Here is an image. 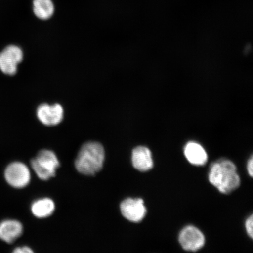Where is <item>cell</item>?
I'll list each match as a JSON object with an SVG mask.
<instances>
[{"label": "cell", "mask_w": 253, "mask_h": 253, "mask_svg": "<svg viewBox=\"0 0 253 253\" xmlns=\"http://www.w3.org/2000/svg\"><path fill=\"white\" fill-rule=\"evenodd\" d=\"M209 181L218 191L224 194L235 191L240 184V178L235 164L226 159H221L211 164Z\"/></svg>", "instance_id": "6da1fadb"}, {"label": "cell", "mask_w": 253, "mask_h": 253, "mask_svg": "<svg viewBox=\"0 0 253 253\" xmlns=\"http://www.w3.org/2000/svg\"><path fill=\"white\" fill-rule=\"evenodd\" d=\"M105 152L97 142H88L79 151L75 161L78 171L86 175H94L102 169Z\"/></svg>", "instance_id": "7a4b0ae2"}, {"label": "cell", "mask_w": 253, "mask_h": 253, "mask_svg": "<svg viewBox=\"0 0 253 253\" xmlns=\"http://www.w3.org/2000/svg\"><path fill=\"white\" fill-rule=\"evenodd\" d=\"M31 166L41 179L46 181L55 176L60 163L53 151L43 150L31 161Z\"/></svg>", "instance_id": "3957f363"}, {"label": "cell", "mask_w": 253, "mask_h": 253, "mask_svg": "<svg viewBox=\"0 0 253 253\" xmlns=\"http://www.w3.org/2000/svg\"><path fill=\"white\" fill-rule=\"evenodd\" d=\"M4 178L6 182L12 188H23L29 184L31 173L30 169L25 164L13 162L6 167Z\"/></svg>", "instance_id": "277c9868"}, {"label": "cell", "mask_w": 253, "mask_h": 253, "mask_svg": "<svg viewBox=\"0 0 253 253\" xmlns=\"http://www.w3.org/2000/svg\"><path fill=\"white\" fill-rule=\"evenodd\" d=\"M23 59V52L20 47L10 45L0 53V69L5 74L14 75L17 66Z\"/></svg>", "instance_id": "5b68a950"}, {"label": "cell", "mask_w": 253, "mask_h": 253, "mask_svg": "<svg viewBox=\"0 0 253 253\" xmlns=\"http://www.w3.org/2000/svg\"><path fill=\"white\" fill-rule=\"evenodd\" d=\"M179 242L185 251L197 252L203 248L205 238L204 234L197 227L188 226L179 233Z\"/></svg>", "instance_id": "8992f818"}, {"label": "cell", "mask_w": 253, "mask_h": 253, "mask_svg": "<svg viewBox=\"0 0 253 253\" xmlns=\"http://www.w3.org/2000/svg\"><path fill=\"white\" fill-rule=\"evenodd\" d=\"M120 211L126 219L132 222H140L147 213L144 201L141 198L125 199L120 205Z\"/></svg>", "instance_id": "52a82bcc"}, {"label": "cell", "mask_w": 253, "mask_h": 253, "mask_svg": "<svg viewBox=\"0 0 253 253\" xmlns=\"http://www.w3.org/2000/svg\"><path fill=\"white\" fill-rule=\"evenodd\" d=\"M38 118L46 126H56L62 122L63 118V109L59 104L50 106L41 104L37 109Z\"/></svg>", "instance_id": "ba28073f"}, {"label": "cell", "mask_w": 253, "mask_h": 253, "mask_svg": "<svg viewBox=\"0 0 253 253\" xmlns=\"http://www.w3.org/2000/svg\"><path fill=\"white\" fill-rule=\"evenodd\" d=\"M23 233V226L20 221L7 219L0 222V239L11 244Z\"/></svg>", "instance_id": "9c48e42d"}, {"label": "cell", "mask_w": 253, "mask_h": 253, "mask_svg": "<svg viewBox=\"0 0 253 253\" xmlns=\"http://www.w3.org/2000/svg\"><path fill=\"white\" fill-rule=\"evenodd\" d=\"M132 166L141 172H146L153 169L154 163L151 151L148 148L139 146L132 153Z\"/></svg>", "instance_id": "30bf717a"}, {"label": "cell", "mask_w": 253, "mask_h": 253, "mask_svg": "<svg viewBox=\"0 0 253 253\" xmlns=\"http://www.w3.org/2000/svg\"><path fill=\"white\" fill-rule=\"evenodd\" d=\"M184 154L189 162L193 165L201 166L207 163L208 154L203 147L195 142H189L185 145Z\"/></svg>", "instance_id": "8fae6325"}, {"label": "cell", "mask_w": 253, "mask_h": 253, "mask_svg": "<svg viewBox=\"0 0 253 253\" xmlns=\"http://www.w3.org/2000/svg\"><path fill=\"white\" fill-rule=\"evenodd\" d=\"M55 209L54 202L49 198L40 199L32 205L31 211L35 216L45 218L51 215Z\"/></svg>", "instance_id": "7c38bea8"}, {"label": "cell", "mask_w": 253, "mask_h": 253, "mask_svg": "<svg viewBox=\"0 0 253 253\" xmlns=\"http://www.w3.org/2000/svg\"><path fill=\"white\" fill-rule=\"evenodd\" d=\"M35 15L41 20H47L54 12V5L52 0H34Z\"/></svg>", "instance_id": "4fadbf2b"}, {"label": "cell", "mask_w": 253, "mask_h": 253, "mask_svg": "<svg viewBox=\"0 0 253 253\" xmlns=\"http://www.w3.org/2000/svg\"><path fill=\"white\" fill-rule=\"evenodd\" d=\"M253 216L252 214L248 219L246 220L245 223V227L246 232L248 233V235L251 237V239L253 238Z\"/></svg>", "instance_id": "5bb4252c"}, {"label": "cell", "mask_w": 253, "mask_h": 253, "mask_svg": "<svg viewBox=\"0 0 253 253\" xmlns=\"http://www.w3.org/2000/svg\"><path fill=\"white\" fill-rule=\"evenodd\" d=\"M34 252L28 248V247H22V248H17L14 250L13 253H32Z\"/></svg>", "instance_id": "9a60e30c"}, {"label": "cell", "mask_w": 253, "mask_h": 253, "mask_svg": "<svg viewBox=\"0 0 253 253\" xmlns=\"http://www.w3.org/2000/svg\"><path fill=\"white\" fill-rule=\"evenodd\" d=\"M247 169H248V171L249 174V175L251 177L253 176V156L250 158L248 163V167H247Z\"/></svg>", "instance_id": "2e32d148"}]
</instances>
